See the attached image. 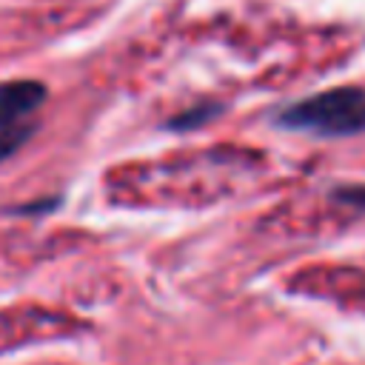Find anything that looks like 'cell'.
I'll return each instance as SVG.
<instances>
[{
	"mask_svg": "<svg viewBox=\"0 0 365 365\" xmlns=\"http://www.w3.org/2000/svg\"><path fill=\"white\" fill-rule=\"evenodd\" d=\"M46 100V86L37 80H6L0 83V131L14 128V123Z\"/></svg>",
	"mask_w": 365,
	"mask_h": 365,
	"instance_id": "cell-2",
	"label": "cell"
},
{
	"mask_svg": "<svg viewBox=\"0 0 365 365\" xmlns=\"http://www.w3.org/2000/svg\"><path fill=\"white\" fill-rule=\"evenodd\" d=\"M31 134V125H14V128H6L0 131V160H6L9 154H14Z\"/></svg>",
	"mask_w": 365,
	"mask_h": 365,
	"instance_id": "cell-4",
	"label": "cell"
},
{
	"mask_svg": "<svg viewBox=\"0 0 365 365\" xmlns=\"http://www.w3.org/2000/svg\"><path fill=\"white\" fill-rule=\"evenodd\" d=\"M274 123L288 131H308L317 137H351L365 131V91L356 86L328 88L294 100L274 111Z\"/></svg>",
	"mask_w": 365,
	"mask_h": 365,
	"instance_id": "cell-1",
	"label": "cell"
},
{
	"mask_svg": "<svg viewBox=\"0 0 365 365\" xmlns=\"http://www.w3.org/2000/svg\"><path fill=\"white\" fill-rule=\"evenodd\" d=\"M220 111H222V103L202 100V103H197V106L180 111L174 120H168V128H171V131H191V128H200V125H205L208 120H214Z\"/></svg>",
	"mask_w": 365,
	"mask_h": 365,
	"instance_id": "cell-3",
	"label": "cell"
}]
</instances>
